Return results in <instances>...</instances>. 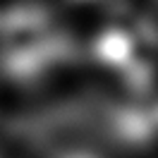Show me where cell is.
<instances>
[{"label": "cell", "mask_w": 158, "mask_h": 158, "mask_svg": "<svg viewBox=\"0 0 158 158\" xmlns=\"http://www.w3.org/2000/svg\"><path fill=\"white\" fill-rule=\"evenodd\" d=\"M94 58L115 69L132 94L146 98L158 72V27L148 19L113 24L96 36Z\"/></svg>", "instance_id": "cell-2"}, {"label": "cell", "mask_w": 158, "mask_h": 158, "mask_svg": "<svg viewBox=\"0 0 158 158\" xmlns=\"http://www.w3.org/2000/svg\"><path fill=\"white\" fill-rule=\"evenodd\" d=\"M79 58L77 41L39 2H17L0 15V74L39 81Z\"/></svg>", "instance_id": "cell-1"}, {"label": "cell", "mask_w": 158, "mask_h": 158, "mask_svg": "<svg viewBox=\"0 0 158 158\" xmlns=\"http://www.w3.org/2000/svg\"><path fill=\"white\" fill-rule=\"evenodd\" d=\"M79 2H108V5H115L120 0H79Z\"/></svg>", "instance_id": "cell-3"}]
</instances>
